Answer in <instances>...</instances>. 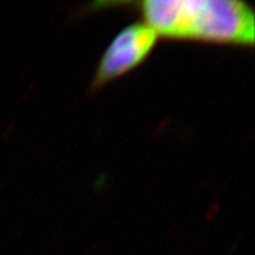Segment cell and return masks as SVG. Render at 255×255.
I'll list each match as a JSON object with an SVG mask.
<instances>
[{"label":"cell","instance_id":"cell-2","mask_svg":"<svg viewBox=\"0 0 255 255\" xmlns=\"http://www.w3.org/2000/svg\"><path fill=\"white\" fill-rule=\"evenodd\" d=\"M158 34L145 23L129 25L114 38L96 71L94 87H102L138 66L151 53Z\"/></svg>","mask_w":255,"mask_h":255},{"label":"cell","instance_id":"cell-1","mask_svg":"<svg viewBox=\"0 0 255 255\" xmlns=\"http://www.w3.org/2000/svg\"><path fill=\"white\" fill-rule=\"evenodd\" d=\"M144 23L158 36L215 43L254 44L255 17L235 0H146L139 2Z\"/></svg>","mask_w":255,"mask_h":255}]
</instances>
